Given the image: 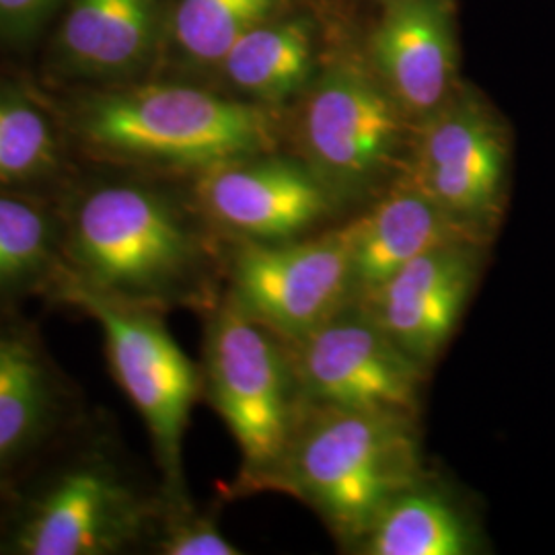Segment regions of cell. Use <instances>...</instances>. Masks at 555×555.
<instances>
[{
  "label": "cell",
  "mask_w": 555,
  "mask_h": 555,
  "mask_svg": "<svg viewBox=\"0 0 555 555\" xmlns=\"http://www.w3.org/2000/svg\"><path fill=\"white\" fill-rule=\"evenodd\" d=\"M212 245L206 231L157 190L101 183L62 220V280L121 302L163 311L210 302Z\"/></svg>",
  "instance_id": "obj_1"
},
{
  "label": "cell",
  "mask_w": 555,
  "mask_h": 555,
  "mask_svg": "<svg viewBox=\"0 0 555 555\" xmlns=\"http://www.w3.org/2000/svg\"><path fill=\"white\" fill-rule=\"evenodd\" d=\"M416 416L305 403L270 490L307 502L354 552L378 513L426 476Z\"/></svg>",
  "instance_id": "obj_2"
},
{
  "label": "cell",
  "mask_w": 555,
  "mask_h": 555,
  "mask_svg": "<svg viewBox=\"0 0 555 555\" xmlns=\"http://www.w3.org/2000/svg\"><path fill=\"white\" fill-rule=\"evenodd\" d=\"M202 380L237 442L235 492L270 490L305 408L288 346L227 293L208 319Z\"/></svg>",
  "instance_id": "obj_3"
},
{
  "label": "cell",
  "mask_w": 555,
  "mask_h": 555,
  "mask_svg": "<svg viewBox=\"0 0 555 555\" xmlns=\"http://www.w3.org/2000/svg\"><path fill=\"white\" fill-rule=\"evenodd\" d=\"M80 132L116 157L199 171L268 153L276 139L272 116L258 103L165 85L95 98L80 116Z\"/></svg>",
  "instance_id": "obj_4"
},
{
  "label": "cell",
  "mask_w": 555,
  "mask_h": 555,
  "mask_svg": "<svg viewBox=\"0 0 555 555\" xmlns=\"http://www.w3.org/2000/svg\"><path fill=\"white\" fill-rule=\"evenodd\" d=\"M54 297L82 309L101 327L105 354L121 391L137 408L159 463L167 506H190L183 481V438L204 391L202 371L181 350L163 311L91 293L59 278Z\"/></svg>",
  "instance_id": "obj_5"
},
{
  "label": "cell",
  "mask_w": 555,
  "mask_h": 555,
  "mask_svg": "<svg viewBox=\"0 0 555 555\" xmlns=\"http://www.w3.org/2000/svg\"><path fill=\"white\" fill-rule=\"evenodd\" d=\"M165 506L146 496L116 459L82 453L21 504L9 547L21 555L124 554L155 531Z\"/></svg>",
  "instance_id": "obj_6"
},
{
  "label": "cell",
  "mask_w": 555,
  "mask_h": 555,
  "mask_svg": "<svg viewBox=\"0 0 555 555\" xmlns=\"http://www.w3.org/2000/svg\"><path fill=\"white\" fill-rule=\"evenodd\" d=\"M408 119L378 77L341 62L318 80L302 107L307 167L334 202L362 198L396 167Z\"/></svg>",
  "instance_id": "obj_7"
},
{
  "label": "cell",
  "mask_w": 555,
  "mask_h": 555,
  "mask_svg": "<svg viewBox=\"0 0 555 555\" xmlns=\"http://www.w3.org/2000/svg\"><path fill=\"white\" fill-rule=\"evenodd\" d=\"M227 268L229 295L286 346L352 300L348 224L318 237L237 241Z\"/></svg>",
  "instance_id": "obj_8"
},
{
  "label": "cell",
  "mask_w": 555,
  "mask_h": 555,
  "mask_svg": "<svg viewBox=\"0 0 555 555\" xmlns=\"http://www.w3.org/2000/svg\"><path fill=\"white\" fill-rule=\"evenodd\" d=\"M508 142L476 100L451 98L420 121L405 176L426 196L492 243L506 206Z\"/></svg>",
  "instance_id": "obj_9"
},
{
  "label": "cell",
  "mask_w": 555,
  "mask_h": 555,
  "mask_svg": "<svg viewBox=\"0 0 555 555\" xmlns=\"http://www.w3.org/2000/svg\"><path fill=\"white\" fill-rule=\"evenodd\" d=\"M288 350L305 403L417 414L428 369L354 300Z\"/></svg>",
  "instance_id": "obj_10"
},
{
  "label": "cell",
  "mask_w": 555,
  "mask_h": 555,
  "mask_svg": "<svg viewBox=\"0 0 555 555\" xmlns=\"http://www.w3.org/2000/svg\"><path fill=\"white\" fill-rule=\"evenodd\" d=\"M196 202L215 233L235 243H280L309 233L334 198L307 163L256 155L204 169Z\"/></svg>",
  "instance_id": "obj_11"
},
{
  "label": "cell",
  "mask_w": 555,
  "mask_h": 555,
  "mask_svg": "<svg viewBox=\"0 0 555 555\" xmlns=\"http://www.w3.org/2000/svg\"><path fill=\"white\" fill-rule=\"evenodd\" d=\"M486 243L453 241L412 259L358 302L397 346L430 366L459 327L483 268Z\"/></svg>",
  "instance_id": "obj_12"
},
{
  "label": "cell",
  "mask_w": 555,
  "mask_h": 555,
  "mask_svg": "<svg viewBox=\"0 0 555 555\" xmlns=\"http://www.w3.org/2000/svg\"><path fill=\"white\" fill-rule=\"evenodd\" d=\"M380 82L410 119L453 98L455 36L447 0H391L373 36Z\"/></svg>",
  "instance_id": "obj_13"
},
{
  "label": "cell",
  "mask_w": 555,
  "mask_h": 555,
  "mask_svg": "<svg viewBox=\"0 0 555 555\" xmlns=\"http://www.w3.org/2000/svg\"><path fill=\"white\" fill-rule=\"evenodd\" d=\"M346 224L352 251V300L366 297L412 259L438 245L453 241L486 243L408 179H401Z\"/></svg>",
  "instance_id": "obj_14"
},
{
  "label": "cell",
  "mask_w": 555,
  "mask_h": 555,
  "mask_svg": "<svg viewBox=\"0 0 555 555\" xmlns=\"http://www.w3.org/2000/svg\"><path fill=\"white\" fill-rule=\"evenodd\" d=\"M64 385L38 337L0 327V486L54 433Z\"/></svg>",
  "instance_id": "obj_15"
},
{
  "label": "cell",
  "mask_w": 555,
  "mask_h": 555,
  "mask_svg": "<svg viewBox=\"0 0 555 555\" xmlns=\"http://www.w3.org/2000/svg\"><path fill=\"white\" fill-rule=\"evenodd\" d=\"M481 547L474 515L447 488L424 476L378 513L354 554L472 555Z\"/></svg>",
  "instance_id": "obj_16"
},
{
  "label": "cell",
  "mask_w": 555,
  "mask_h": 555,
  "mask_svg": "<svg viewBox=\"0 0 555 555\" xmlns=\"http://www.w3.org/2000/svg\"><path fill=\"white\" fill-rule=\"evenodd\" d=\"M155 31V0H75L62 40L80 70L118 73L134 66Z\"/></svg>",
  "instance_id": "obj_17"
},
{
  "label": "cell",
  "mask_w": 555,
  "mask_h": 555,
  "mask_svg": "<svg viewBox=\"0 0 555 555\" xmlns=\"http://www.w3.org/2000/svg\"><path fill=\"white\" fill-rule=\"evenodd\" d=\"M238 91L266 103L288 100L313 73V41L305 23H261L220 62Z\"/></svg>",
  "instance_id": "obj_18"
},
{
  "label": "cell",
  "mask_w": 555,
  "mask_h": 555,
  "mask_svg": "<svg viewBox=\"0 0 555 555\" xmlns=\"http://www.w3.org/2000/svg\"><path fill=\"white\" fill-rule=\"evenodd\" d=\"M62 270V220L41 204L0 194V300L54 286Z\"/></svg>",
  "instance_id": "obj_19"
},
{
  "label": "cell",
  "mask_w": 555,
  "mask_h": 555,
  "mask_svg": "<svg viewBox=\"0 0 555 555\" xmlns=\"http://www.w3.org/2000/svg\"><path fill=\"white\" fill-rule=\"evenodd\" d=\"M284 0H179L173 29L199 62H222L245 34L268 23Z\"/></svg>",
  "instance_id": "obj_20"
},
{
  "label": "cell",
  "mask_w": 555,
  "mask_h": 555,
  "mask_svg": "<svg viewBox=\"0 0 555 555\" xmlns=\"http://www.w3.org/2000/svg\"><path fill=\"white\" fill-rule=\"evenodd\" d=\"M59 155L50 119L27 101L0 98V183L48 173Z\"/></svg>",
  "instance_id": "obj_21"
},
{
  "label": "cell",
  "mask_w": 555,
  "mask_h": 555,
  "mask_svg": "<svg viewBox=\"0 0 555 555\" xmlns=\"http://www.w3.org/2000/svg\"><path fill=\"white\" fill-rule=\"evenodd\" d=\"M157 547L165 555H237V547L220 533L210 516L192 513L190 506H167Z\"/></svg>",
  "instance_id": "obj_22"
},
{
  "label": "cell",
  "mask_w": 555,
  "mask_h": 555,
  "mask_svg": "<svg viewBox=\"0 0 555 555\" xmlns=\"http://www.w3.org/2000/svg\"><path fill=\"white\" fill-rule=\"evenodd\" d=\"M56 4L59 0H0V38L9 41L31 38Z\"/></svg>",
  "instance_id": "obj_23"
}]
</instances>
